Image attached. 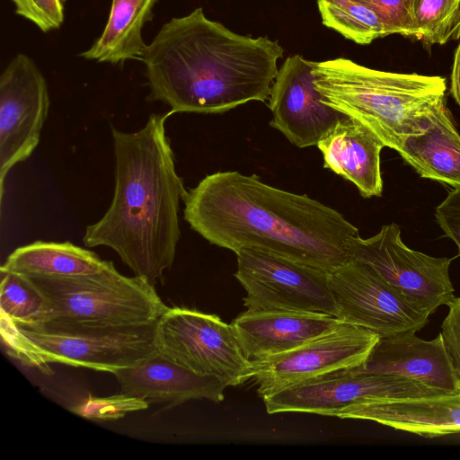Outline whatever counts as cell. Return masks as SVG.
<instances>
[{"label":"cell","instance_id":"cell-1","mask_svg":"<svg viewBox=\"0 0 460 460\" xmlns=\"http://www.w3.org/2000/svg\"><path fill=\"white\" fill-rule=\"evenodd\" d=\"M183 217L209 243L267 251L332 273L352 260L358 229L337 210L237 171L205 176L183 199Z\"/></svg>","mask_w":460,"mask_h":460},{"label":"cell","instance_id":"cell-2","mask_svg":"<svg viewBox=\"0 0 460 460\" xmlns=\"http://www.w3.org/2000/svg\"><path fill=\"white\" fill-rule=\"evenodd\" d=\"M283 51L277 40L234 33L199 7L164 23L146 46L147 100L167 104L172 113L205 114L264 102Z\"/></svg>","mask_w":460,"mask_h":460},{"label":"cell","instance_id":"cell-3","mask_svg":"<svg viewBox=\"0 0 460 460\" xmlns=\"http://www.w3.org/2000/svg\"><path fill=\"white\" fill-rule=\"evenodd\" d=\"M173 113H153L135 132L111 126L115 185L111 203L85 228V247L107 246L150 284L172 268L181 237L179 210L187 190L175 168L165 122Z\"/></svg>","mask_w":460,"mask_h":460},{"label":"cell","instance_id":"cell-4","mask_svg":"<svg viewBox=\"0 0 460 460\" xmlns=\"http://www.w3.org/2000/svg\"><path fill=\"white\" fill-rule=\"evenodd\" d=\"M313 74L323 102L358 119L397 152L447 103L441 76L380 71L344 58L313 62Z\"/></svg>","mask_w":460,"mask_h":460},{"label":"cell","instance_id":"cell-5","mask_svg":"<svg viewBox=\"0 0 460 460\" xmlns=\"http://www.w3.org/2000/svg\"><path fill=\"white\" fill-rule=\"evenodd\" d=\"M157 321L128 325L24 324L1 317V333L8 354L42 372H49V364L58 363L112 374L158 352Z\"/></svg>","mask_w":460,"mask_h":460},{"label":"cell","instance_id":"cell-6","mask_svg":"<svg viewBox=\"0 0 460 460\" xmlns=\"http://www.w3.org/2000/svg\"><path fill=\"white\" fill-rule=\"evenodd\" d=\"M27 278L45 301L33 323L144 324L157 321L168 308L154 285L136 275H122L110 261L95 273Z\"/></svg>","mask_w":460,"mask_h":460},{"label":"cell","instance_id":"cell-7","mask_svg":"<svg viewBox=\"0 0 460 460\" xmlns=\"http://www.w3.org/2000/svg\"><path fill=\"white\" fill-rule=\"evenodd\" d=\"M160 355L199 375L214 376L227 386L252 378L232 324L216 314L187 307H168L157 321Z\"/></svg>","mask_w":460,"mask_h":460},{"label":"cell","instance_id":"cell-8","mask_svg":"<svg viewBox=\"0 0 460 460\" xmlns=\"http://www.w3.org/2000/svg\"><path fill=\"white\" fill-rule=\"evenodd\" d=\"M234 277L246 291L251 311L280 310L327 314L336 317L331 273L255 248L234 252Z\"/></svg>","mask_w":460,"mask_h":460},{"label":"cell","instance_id":"cell-9","mask_svg":"<svg viewBox=\"0 0 460 460\" xmlns=\"http://www.w3.org/2000/svg\"><path fill=\"white\" fill-rule=\"evenodd\" d=\"M447 394L403 376L347 368L307 379L262 400L270 414L307 412L338 417L349 406L367 402Z\"/></svg>","mask_w":460,"mask_h":460},{"label":"cell","instance_id":"cell-10","mask_svg":"<svg viewBox=\"0 0 460 460\" xmlns=\"http://www.w3.org/2000/svg\"><path fill=\"white\" fill-rule=\"evenodd\" d=\"M336 317L389 338L417 332L430 315L389 285L375 270L351 260L330 274Z\"/></svg>","mask_w":460,"mask_h":460},{"label":"cell","instance_id":"cell-11","mask_svg":"<svg viewBox=\"0 0 460 460\" xmlns=\"http://www.w3.org/2000/svg\"><path fill=\"white\" fill-rule=\"evenodd\" d=\"M352 259L371 267L429 314L441 305L448 306L456 297L449 278L453 259L429 256L407 247L395 223L384 226L372 237H359Z\"/></svg>","mask_w":460,"mask_h":460},{"label":"cell","instance_id":"cell-12","mask_svg":"<svg viewBox=\"0 0 460 460\" xmlns=\"http://www.w3.org/2000/svg\"><path fill=\"white\" fill-rule=\"evenodd\" d=\"M379 339L369 330L341 322L292 350L251 361L257 394L264 398L307 379L358 367Z\"/></svg>","mask_w":460,"mask_h":460},{"label":"cell","instance_id":"cell-13","mask_svg":"<svg viewBox=\"0 0 460 460\" xmlns=\"http://www.w3.org/2000/svg\"><path fill=\"white\" fill-rule=\"evenodd\" d=\"M47 82L35 63L17 54L0 76V199L4 179L39 145L49 109Z\"/></svg>","mask_w":460,"mask_h":460},{"label":"cell","instance_id":"cell-14","mask_svg":"<svg viewBox=\"0 0 460 460\" xmlns=\"http://www.w3.org/2000/svg\"><path fill=\"white\" fill-rule=\"evenodd\" d=\"M270 125L299 148L319 141L347 115L322 101L314 85L313 62L301 55L288 57L271 86Z\"/></svg>","mask_w":460,"mask_h":460},{"label":"cell","instance_id":"cell-15","mask_svg":"<svg viewBox=\"0 0 460 460\" xmlns=\"http://www.w3.org/2000/svg\"><path fill=\"white\" fill-rule=\"evenodd\" d=\"M351 369L400 376L447 394L460 393V374L441 332L430 341L417 337L416 332L380 338L365 362Z\"/></svg>","mask_w":460,"mask_h":460},{"label":"cell","instance_id":"cell-16","mask_svg":"<svg viewBox=\"0 0 460 460\" xmlns=\"http://www.w3.org/2000/svg\"><path fill=\"white\" fill-rule=\"evenodd\" d=\"M112 374L122 393L149 403H166L167 408L197 399L220 402L227 387L220 378L197 374L158 352Z\"/></svg>","mask_w":460,"mask_h":460},{"label":"cell","instance_id":"cell-17","mask_svg":"<svg viewBox=\"0 0 460 460\" xmlns=\"http://www.w3.org/2000/svg\"><path fill=\"white\" fill-rule=\"evenodd\" d=\"M341 322L321 313L246 310L231 324L244 356L253 361L292 350Z\"/></svg>","mask_w":460,"mask_h":460},{"label":"cell","instance_id":"cell-18","mask_svg":"<svg viewBox=\"0 0 460 460\" xmlns=\"http://www.w3.org/2000/svg\"><path fill=\"white\" fill-rule=\"evenodd\" d=\"M323 167L353 183L363 198L380 197L383 141L366 125L346 116L316 146Z\"/></svg>","mask_w":460,"mask_h":460},{"label":"cell","instance_id":"cell-19","mask_svg":"<svg viewBox=\"0 0 460 460\" xmlns=\"http://www.w3.org/2000/svg\"><path fill=\"white\" fill-rule=\"evenodd\" d=\"M338 418L373 420L425 438L459 433L460 393L367 402L349 406Z\"/></svg>","mask_w":460,"mask_h":460},{"label":"cell","instance_id":"cell-20","mask_svg":"<svg viewBox=\"0 0 460 460\" xmlns=\"http://www.w3.org/2000/svg\"><path fill=\"white\" fill-rule=\"evenodd\" d=\"M398 153L420 177L460 187V134L447 103L431 116L428 128L408 137Z\"/></svg>","mask_w":460,"mask_h":460},{"label":"cell","instance_id":"cell-21","mask_svg":"<svg viewBox=\"0 0 460 460\" xmlns=\"http://www.w3.org/2000/svg\"><path fill=\"white\" fill-rule=\"evenodd\" d=\"M156 0H112L101 36L80 54L85 59L117 64L141 60L146 46L142 37L145 23L152 18Z\"/></svg>","mask_w":460,"mask_h":460},{"label":"cell","instance_id":"cell-22","mask_svg":"<svg viewBox=\"0 0 460 460\" xmlns=\"http://www.w3.org/2000/svg\"><path fill=\"white\" fill-rule=\"evenodd\" d=\"M107 261L70 242L35 241L16 248L0 270L25 277H66L98 272Z\"/></svg>","mask_w":460,"mask_h":460},{"label":"cell","instance_id":"cell-23","mask_svg":"<svg viewBox=\"0 0 460 460\" xmlns=\"http://www.w3.org/2000/svg\"><path fill=\"white\" fill-rule=\"evenodd\" d=\"M323 23L358 44L389 33L376 13L359 0H317Z\"/></svg>","mask_w":460,"mask_h":460},{"label":"cell","instance_id":"cell-24","mask_svg":"<svg viewBox=\"0 0 460 460\" xmlns=\"http://www.w3.org/2000/svg\"><path fill=\"white\" fill-rule=\"evenodd\" d=\"M415 38L445 44L460 38V0H414Z\"/></svg>","mask_w":460,"mask_h":460},{"label":"cell","instance_id":"cell-25","mask_svg":"<svg viewBox=\"0 0 460 460\" xmlns=\"http://www.w3.org/2000/svg\"><path fill=\"white\" fill-rule=\"evenodd\" d=\"M1 317L15 323H33L44 308V297L25 276L0 270Z\"/></svg>","mask_w":460,"mask_h":460},{"label":"cell","instance_id":"cell-26","mask_svg":"<svg viewBox=\"0 0 460 460\" xmlns=\"http://www.w3.org/2000/svg\"><path fill=\"white\" fill-rule=\"evenodd\" d=\"M149 402L125 393L106 397L89 394L69 407L73 413L93 421H109L123 418L127 413L146 410Z\"/></svg>","mask_w":460,"mask_h":460},{"label":"cell","instance_id":"cell-27","mask_svg":"<svg viewBox=\"0 0 460 460\" xmlns=\"http://www.w3.org/2000/svg\"><path fill=\"white\" fill-rule=\"evenodd\" d=\"M380 18L389 35L415 37L414 0H359Z\"/></svg>","mask_w":460,"mask_h":460},{"label":"cell","instance_id":"cell-28","mask_svg":"<svg viewBox=\"0 0 460 460\" xmlns=\"http://www.w3.org/2000/svg\"><path fill=\"white\" fill-rule=\"evenodd\" d=\"M15 13L37 25L42 31L58 29L64 21L61 0H12Z\"/></svg>","mask_w":460,"mask_h":460},{"label":"cell","instance_id":"cell-29","mask_svg":"<svg viewBox=\"0 0 460 460\" xmlns=\"http://www.w3.org/2000/svg\"><path fill=\"white\" fill-rule=\"evenodd\" d=\"M435 217L445 234L456 244L460 255V187L448 192L436 208Z\"/></svg>","mask_w":460,"mask_h":460},{"label":"cell","instance_id":"cell-30","mask_svg":"<svg viewBox=\"0 0 460 460\" xmlns=\"http://www.w3.org/2000/svg\"><path fill=\"white\" fill-rule=\"evenodd\" d=\"M448 308V313L441 324V333L460 374V296L455 297Z\"/></svg>","mask_w":460,"mask_h":460},{"label":"cell","instance_id":"cell-31","mask_svg":"<svg viewBox=\"0 0 460 460\" xmlns=\"http://www.w3.org/2000/svg\"><path fill=\"white\" fill-rule=\"evenodd\" d=\"M451 93L460 107V44L458 45L451 74Z\"/></svg>","mask_w":460,"mask_h":460},{"label":"cell","instance_id":"cell-32","mask_svg":"<svg viewBox=\"0 0 460 460\" xmlns=\"http://www.w3.org/2000/svg\"><path fill=\"white\" fill-rule=\"evenodd\" d=\"M61 1H62V2H65V1H66V0H61Z\"/></svg>","mask_w":460,"mask_h":460}]
</instances>
